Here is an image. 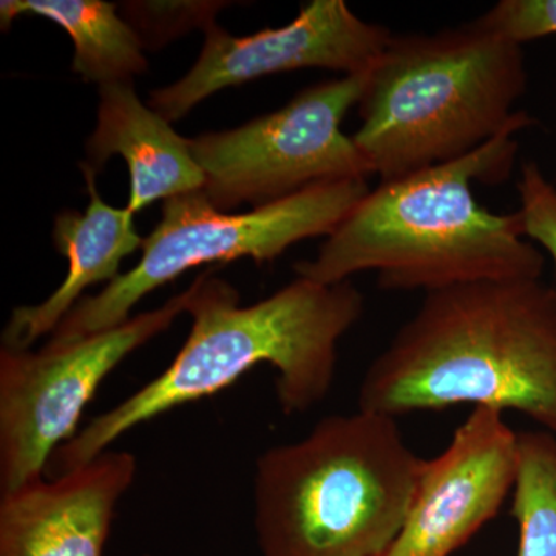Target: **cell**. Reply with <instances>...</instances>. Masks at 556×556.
<instances>
[{
	"mask_svg": "<svg viewBox=\"0 0 556 556\" xmlns=\"http://www.w3.org/2000/svg\"><path fill=\"white\" fill-rule=\"evenodd\" d=\"M527 89L521 43L481 21L391 36L369 70L354 144L380 181L463 159L507 129Z\"/></svg>",
	"mask_w": 556,
	"mask_h": 556,
	"instance_id": "obj_5",
	"label": "cell"
},
{
	"mask_svg": "<svg viewBox=\"0 0 556 556\" xmlns=\"http://www.w3.org/2000/svg\"><path fill=\"white\" fill-rule=\"evenodd\" d=\"M21 14L53 21L75 43L73 72L98 86L129 83L148 70L144 47L118 5L104 0H3L2 30Z\"/></svg>",
	"mask_w": 556,
	"mask_h": 556,
	"instance_id": "obj_14",
	"label": "cell"
},
{
	"mask_svg": "<svg viewBox=\"0 0 556 556\" xmlns=\"http://www.w3.org/2000/svg\"><path fill=\"white\" fill-rule=\"evenodd\" d=\"M368 78L369 70L317 84L237 129L189 139L204 175V195L218 211L229 212L243 203L265 206L311 186L375 175L342 131Z\"/></svg>",
	"mask_w": 556,
	"mask_h": 556,
	"instance_id": "obj_7",
	"label": "cell"
},
{
	"mask_svg": "<svg viewBox=\"0 0 556 556\" xmlns=\"http://www.w3.org/2000/svg\"><path fill=\"white\" fill-rule=\"evenodd\" d=\"M511 515L519 527L517 556H556V438L551 431L519 433Z\"/></svg>",
	"mask_w": 556,
	"mask_h": 556,
	"instance_id": "obj_15",
	"label": "cell"
},
{
	"mask_svg": "<svg viewBox=\"0 0 556 556\" xmlns=\"http://www.w3.org/2000/svg\"><path fill=\"white\" fill-rule=\"evenodd\" d=\"M86 149L87 161L80 167L94 175L112 156L126 161L130 174L126 207L134 215L153 201L204 188L189 139L179 137L169 121L142 104L134 80L100 86L98 123Z\"/></svg>",
	"mask_w": 556,
	"mask_h": 556,
	"instance_id": "obj_12",
	"label": "cell"
},
{
	"mask_svg": "<svg viewBox=\"0 0 556 556\" xmlns=\"http://www.w3.org/2000/svg\"><path fill=\"white\" fill-rule=\"evenodd\" d=\"M192 328L163 375L91 419L54 452L51 478L101 453L139 424L225 390L257 365L276 368L285 415L309 412L331 391L340 339L361 320L362 292L351 281L321 285L298 277L270 298L240 306L222 278L201 274L190 285Z\"/></svg>",
	"mask_w": 556,
	"mask_h": 556,
	"instance_id": "obj_1",
	"label": "cell"
},
{
	"mask_svg": "<svg viewBox=\"0 0 556 556\" xmlns=\"http://www.w3.org/2000/svg\"><path fill=\"white\" fill-rule=\"evenodd\" d=\"M190 288L119 327L42 350L0 351V490L46 477L54 452L78 433L84 409L121 362L186 313Z\"/></svg>",
	"mask_w": 556,
	"mask_h": 556,
	"instance_id": "obj_8",
	"label": "cell"
},
{
	"mask_svg": "<svg viewBox=\"0 0 556 556\" xmlns=\"http://www.w3.org/2000/svg\"><path fill=\"white\" fill-rule=\"evenodd\" d=\"M525 236L554 262L556 277V188L536 163H525L517 185ZM556 288V287H555Z\"/></svg>",
	"mask_w": 556,
	"mask_h": 556,
	"instance_id": "obj_17",
	"label": "cell"
},
{
	"mask_svg": "<svg viewBox=\"0 0 556 556\" xmlns=\"http://www.w3.org/2000/svg\"><path fill=\"white\" fill-rule=\"evenodd\" d=\"M90 203L84 214L64 211L54 218V248L68 258V273L61 287L39 305L17 306L3 329L2 343L11 350H28L42 336L53 332L75 308L84 291L119 276L121 262L141 248L129 208L109 206L101 200L93 172L80 167Z\"/></svg>",
	"mask_w": 556,
	"mask_h": 556,
	"instance_id": "obj_13",
	"label": "cell"
},
{
	"mask_svg": "<svg viewBox=\"0 0 556 556\" xmlns=\"http://www.w3.org/2000/svg\"><path fill=\"white\" fill-rule=\"evenodd\" d=\"M473 405L556 433V288L484 280L426 292L369 364L358 409L397 419Z\"/></svg>",
	"mask_w": 556,
	"mask_h": 556,
	"instance_id": "obj_3",
	"label": "cell"
},
{
	"mask_svg": "<svg viewBox=\"0 0 556 556\" xmlns=\"http://www.w3.org/2000/svg\"><path fill=\"white\" fill-rule=\"evenodd\" d=\"M228 2H126L123 17L131 25L144 49H159L192 28L206 31L217 24L218 11Z\"/></svg>",
	"mask_w": 556,
	"mask_h": 556,
	"instance_id": "obj_16",
	"label": "cell"
},
{
	"mask_svg": "<svg viewBox=\"0 0 556 556\" xmlns=\"http://www.w3.org/2000/svg\"><path fill=\"white\" fill-rule=\"evenodd\" d=\"M424 459L396 419L357 409L266 450L254 473L262 556H383L412 510Z\"/></svg>",
	"mask_w": 556,
	"mask_h": 556,
	"instance_id": "obj_4",
	"label": "cell"
},
{
	"mask_svg": "<svg viewBox=\"0 0 556 556\" xmlns=\"http://www.w3.org/2000/svg\"><path fill=\"white\" fill-rule=\"evenodd\" d=\"M137 475L129 452H108L0 501V556H102L116 506Z\"/></svg>",
	"mask_w": 556,
	"mask_h": 556,
	"instance_id": "obj_11",
	"label": "cell"
},
{
	"mask_svg": "<svg viewBox=\"0 0 556 556\" xmlns=\"http://www.w3.org/2000/svg\"><path fill=\"white\" fill-rule=\"evenodd\" d=\"M535 119H517L463 159L380 181L318 249L294 265L298 277L338 285L364 270L390 291H438L484 280H538L543 252L526 240L521 215L493 214L473 182L501 185L517 160L515 135Z\"/></svg>",
	"mask_w": 556,
	"mask_h": 556,
	"instance_id": "obj_2",
	"label": "cell"
},
{
	"mask_svg": "<svg viewBox=\"0 0 556 556\" xmlns=\"http://www.w3.org/2000/svg\"><path fill=\"white\" fill-rule=\"evenodd\" d=\"M204 35L188 75L149 94V108L169 123L185 118L211 94L263 76L303 68L334 70L343 76L368 72L393 33L361 20L345 0H313L285 27L236 38L214 24Z\"/></svg>",
	"mask_w": 556,
	"mask_h": 556,
	"instance_id": "obj_9",
	"label": "cell"
},
{
	"mask_svg": "<svg viewBox=\"0 0 556 556\" xmlns=\"http://www.w3.org/2000/svg\"><path fill=\"white\" fill-rule=\"evenodd\" d=\"M519 433L503 412L477 407L448 447L424 460L401 535L383 556H450L495 518L518 473Z\"/></svg>",
	"mask_w": 556,
	"mask_h": 556,
	"instance_id": "obj_10",
	"label": "cell"
},
{
	"mask_svg": "<svg viewBox=\"0 0 556 556\" xmlns=\"http://www.w3.org/2000/svg\"><path fill=\"white\" fill-rule=\"evenodd\" d=\"M368 192L367 179L324 182L244 214L218 211L203 190L166 200L163 218L142 240L138 265L100 294L84 295L51 332L50 343L119 327L139 300L197 266L244 257L273 262L299 241L329 237Z\"/></svg>",
	"mask_w": 556,
	"mask_h": 556,
	"instance_id": "obj_6",
	"label": "cell"
},
{
	"mask_svg": "<svg viewBox=\"0 0 556 556\" xmlns=\"http://www.w3.org/2000/svg\"><path fill=\"white\" fill-rule=\"evenodd\" d=\"M478 20L522 46L556 35V0H501Z\"/></svg>",
	"mask_w": 556,
	"mask_h": 556,
	"instance_id": "obj_18",
	"label": "cell"
}]
</instances>
